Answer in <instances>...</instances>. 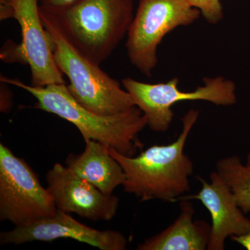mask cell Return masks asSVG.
Returning a JSON list of instances; mask_svg holds the SVG:
<instances>
[{
	"label": "cell",
	"mask_w": 250,
	"mask_h": 250,
	"mask_svg": "<svg viewBox=\"0 0 250 250\" xmlns=\"http://www.w3.org/2000/svg\"><path fill=\"white\" fill-rule=\"evenodd\" d=\"M78 0H39V5L51 11H57L67 7Z\"/></svg>",
	"instance_id": "obj_18"
},
{
	"label": "cell",
	"mask_w": 250,
	"mask_h": 250,
	"mask_svg": "<svg viewBox=\"0 0 250 250\" xmlns=\"http://www.w3.org/2000/svg\"><path fill=\"white\" fill-rule=\"evenodd\" d=\"M216 171L228 182L234 194L237 203L245 213L250 212V168L233 155L220 159Z\"/></svg>",
	"instance_id": "obj_14"
},
{
	"label": "cell",
	"mask_w": 250,
	"mask_h": 250,
	"mask_svg": "<svg viewBox=\"0 0 250 250\" xmlns=\"http://www.w3.org/2000/svg\"><path fill=\"white\" fill-rule=\"evenodd\" d=\"M200 15L188 0H139L126 42L131 63L145 76H152L164 38L176 28L190 25Z\"/></svg>",
	"instance_id": "obj_6"
},
{
	"label": "cell",
	"mask_w": 250,
	"mask_h": 250,
	"mask_svg": "<svg viewBox=\"0 0 250 250\" xmlns=\"http://www.w3.org/2000/svg\"><path fill=\"white\" fill-rule=\"evenodd\" d=\"M205 85L192 91L179 88V79L166 83H148L126 77L122 84L143 112L147 126L154 132L164 133L170 128L174 118L172 106L184 101H206L217 106H232L237 102L236 85L223 77H207Z\"/></svg>",
	"instance_id": "obj_5"
},
{
	"label": "cell",
	"mask_w": 250,
	"mask_h": 250,
	"mask_svg": "<svg viewBox=\"0 0 250 250\" xmlns=\"http://www.w3.org/2000/svg\"><path fill=\"white\" fill-rule=\"evenodd\" d=\"M231 241L238 243L247 250H250V229L249 231L241 236H235L230 238Z\"/></svg>",
	"instance_id": "obj_20"
},
{
	"label": "cell",
	"mask_w": 250,
	"mask_h": 250,
	"mask_svg": "<svg viewBox=\"0 0 250 250\" xmlns=\"http://www.w3.org/2000/svg\"><path fill=\"white\" fill-rule=\"evenodd\" d=\"M59 238H71L102 250H125L128 244L126 237L120 231L95 229L59 210L50 218L15 227L11 231L0 233L1 245L52 242Z\"/></svg>",
	"instance_id": "obj_8"
},
{
	"label": "cell",
	"mask_w": 250,
	"mask_h": 250,
	"mask_svg": "<svg viewBox=\"0 0 250 250\" xmlns=\"http://www.w3.org/2000/svg\"><path fill=\"white\" fill-rule=\"evenodd\" d=\"M196 178L202 184L199 193L183 196L179 200H197L202 202L211 217V231L207 250H224L228 238L241 236L249 231L250 219L237 203L228 182L216 170L210 174V182L201 177Z\"/></svg>",
	"instance_id": "obj_11"
},
{
	"label": "cell",
	"mask_w": 250,
	"mask_h": 250,
	"mask_svg": "<svg viewBox=\"0 0 250 250\" xmlns=\"http://www.w3.org/2000/svg\"><path fill=\"white\" fill-rule=\"evenodd\" d=\"M245 164L250 168V151L248 152V155H247L246 161Z\"/></svg>",
	"instance_id": "obj_21"
},
{
	"label": "cell",
	"mask_w": 250,
	"mask_h": 250,
	"mask_svg": "<svg viewBox=\"0 0 250 250\" xmlns=\"http://www.w3.org/2000/svg\"><path fill=\"white\" fill-rule=\"evenodd\" d=\"M85 143L82 154L68 156L67 167L103 193L113 194L117 188L124 184L125 174L123 167L103 143L94 140Z\"/></svg>",
	"instance_id": "obj_13"
},
{
	"label": "cell",
	"mask_w": 250,
	"mask_h": 250,
	"mask_svg": "<svg viewBox=\"0 0 250 250\" xmlns=\"http://www.w3.org/2000/svg\"><path fill=\"white\" fill-rule=\"evenodd\" d=\"M198 116V111L189 110L182 118V131L175 141L164 146H151L138 156L123 155L108 147L110 154L124 170L125 192L142 202H174L190 191L194 164L184 148Z\"/></svg>",
	"instance_id": "obj_1"
},
{
	"label": "cell",
	"mask_w": 250,
	"mask_h": 250,
	"mask_svg": "<svg viewBox=\"0 0 250 250\" xmlns=\"http://www.w3.org/2000/svg\"><path fill=\"white\" fill-rule=\"evenodd\" d=\"M39 11L54 61L68 79L67 88L73 98L83 107L103 116L119 114L134 107L130 94L75 47L57 16L40 5Z\"/></svg>",
	"instance_id": "obj_3"
},
{
	"label": "cell",
	"mask_w": 250,
	"mask_h": 250,
	"mask_svg": "<svg viewBox=\"0 0 250 250\" xmlns=\"http://www.w3.org/2000/svg\"><path fill=\"white\" fill-rule=\"evenodd\" d=\"M180 213L162 231L148 238L138 250H206L209 243L211 225L194 220L195 208L188 199H181Z\"/></svg>",
	"instance_id": "obj_12"
},
{
	"label": "cell",
	"mask_w": 250,
	"mask_h": 250,
	"mask_svg": "<svg viewBox=\"0 0 250 250\" xmlns=\"http://www.w3.org/2000/svg\"><path fill=\"white\" fill-rule=\"evenodd\" d=\"M49 11L58 18L75 47L98 65L127 36L134 17V0H78L63 9Z\"/></svg>",
	"instance_id": "obj_4"
},
{
	"label": "cell",
	"mask_w": 250,
	"mask_h": 250,
	"mask_svg": "<svg viewBox=\"0 0 250 250\" xmlns=\"http://www.w3.org/2000/svg\"><path fill=\"white\" fill-rule=\"evenodd\" d=\"M0 57L4 62H21V63L27 64L25 57L23 54L21 44L17 45L12 41H9L6 42L1 51Z\"/></svg>",
	"instance_id": "obj_16"
},
{
	"label": "cell",
	"mask_w": 250,
	"mask_h": 250,
	"mask_svg": "<svg viewBox=\"0 0 250 250\" xmlns=\"http://www.w3.org/2000/svg\"><path fill=\"white\" fill-rule=\"evenodd\" d=\"M57 210L39 176L24 159L0 143V220L22 226L54 216Z\"/></svg>",
	"instance_id": "obj_7"
},
{
	"label": "cell",
	"mask_w": 250,
	"mask_h": 250,
	"mask_svg": "<svg viewBox=\"0 0 250 250\" xmlns=\"http://www.w3.org/2000/svg\"><path fill=\"white\" fill-rule=\"evenodd\" d=\"M0 82L30 93L36 100L35 108L70 122L80 131L85 142L94 140L127 156H136L143 147L139 136L147 126V121L136 106L119 114L103 116L81 105L65 83L37 87L2 75Z\"/></svg>",
	"instance_id": "obj_2"
},
{
	"label": "cell",
	"mask_w": 250,
	"mask_h": 250,
	"mask_svg": "<svg viewBox=\"0 0 250 250\" xmlns=\"http://www.w3.org/2000/svg\"><path fill=\"white\" fill-rule=\"evenodd\" d=\"M46 182L57 210L91 221H108L116 214L118 197L103 193L67 166L54 164L46 174Z\"/></svg>",
	"instance_id": "obj_9"
},
{
	"label": "cell",
	"mask_w": 250,
	"mask_h": 250,
	"mask_svg": "<svg viewBox=\"0 0 250 250\" xmlns=\"http://www.w3.org/2000/svg\"><path fill=\"white\" fill-rule=\"evenodd\" d=\"M13 93L9 84L1 82L0 85V111L4 113H9L13 108Z\"/></svg>",
	"instance_id": "obj_17"
},
{
	"label": "cell",
	"mask_w": 250,
	"mask_h": 250,
	"mask_svg": "<svg viewBox=\"0 0 250 250\" xmlns=\"http://www.w3.org/2000/svg\"><path fill=\"white\" fill-rule=\"evenodd\" d=\"M14 10L13 0H0V20L14 18Z\"/></svg>",
	"instance_id": "obj_19"
},
{
	"label": "cell",
	"mask_w": 250,
	"mask_h": 250,
	"mask_svg": "<svg viewBox=\"0 0 250 250\" xmlns=\"http://www.w3.org/2000/svg\"><path fill=\"white\" fill-rule=\"evenodd\" d=\"M14 18L22 34L21 46L30 67L31 85L64 84L65 80L52 52V44L39 11V0H13Z\"/></svg>",
	"instance_id": "obj_10"
},
{
	"label": "cell",
	"mask_w": 250,
	"mask_h": 250,
	"mask_svg": "<svg viewBox=\"0 0 250 250\" xmlns=\"http://www.w3.org/2000/svg\"><path fill=\"white\" fill-rule=\"evenodd\" d=\"M209 24H216L223 18V8L220 0H188Z\"/></svg>",
	"instance_id": "obj_15"
}]
</instances>
